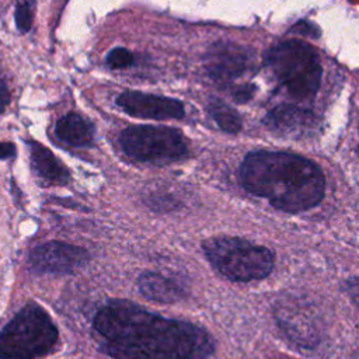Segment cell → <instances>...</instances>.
I'll return each instance as SVG.
<instances>
[{
  "label": "cell",
  "mask_w": 359,
  "mask_h": 359,
  "mask_svg": "<svg viewBox=\"0 0 359 359\" xmlns=\"http://www.w3.org/2000/svg\"><path fill=\"white\" fill-rule=\"evenodd\" d=\"M90 259L88 252L73 244L49 241L29 252V266L38 273L66 275L84 266Z\"/></svg>",
  "instance_id": "52a82bcc"
},
{
  "label": "cell",
  "mask_w": 359,
  "mask_h": 359,
  "mask_svg": "<svg viewBox=\"0 0 359 359\" xmlns=\"http://www.w3.org/2000/svg\"><path fill=\"white\" fill-rule=\"evenodd\" d=\"M255 93V87L251 86V84H244V86H240L234 93H233V98L234 101L243 104V102H247L248 100L252 98Z\"/></svg>",
  "instance_id": "e0dca14e"
},
{
  "label": "cell",
  "mask_w": 359,
  "mask_h": 359,
  "mask_svg": "<svg viewBox=\"0 0 359 359\" xmlns=\"http://www.w3.org/2000/svg\"><path fill=\"white\" fill-rule=\"evenodd\" d=\"M264 62L293 98H311L318 91L323 67L311 45L300 39L280 42L265 53Z\"/></svg>",
  "instance_id": "277c9868"
},
{
  "label": "cell",
  "mask_w": 359,
  "mask_h": 359,
  "mask_svg": "<svg viewBox=\"0 0 359 359\" xmlns=\"http://www.w3.org/2000/svg\"><path fill=\"white\" fill-rule=\"evenodd\" d=\"M35 3H36L35 0H20L15 4L14 22H15V28L21 34H27L32 28Z\"/></svg>",
  "instance_id": "9a60e30c"
},
{
  "label": "cell",
  "mask_w": 359,
  "mask_h": 359,
  "mask_svg": "<svg viewBox=\"0 0 359 359\" xmlns=\"http://www.w3.org/2000/svg\"><path fill=\"white\" fill-rule=\"evenodd\" d=\"M107 63L112 69H123L133 63V55L125 48H114L107 56Z\"/></svg>",
  "instance_id": "2e32d148"
},
{
  "label": "cell",
  "mask_w": 359,
  "mask_h": 359,
  "mask_svg": "<svg viewBox=\"0 0 359 359\" xmlns=\"http://www.w3.org/2000/svg\"><path fill=\"white\" fill-rule=\"evenodd\" d=\"M240 178L248 192L266 198L272 206L287 213L314 208L325 192L321 168L287 151H251L240 167Z\"/></svg>",
  "instance_id": "7a4b0ae2"
},
{
  "label": "cell",
  "mask_w": 359,
  "mask_h": 359,
  "mask_svg": "<svg viewBox=\"0 0 359 359\" xmlns=\"http://www.w3.org/2000/svg\"><path fill=\"white\" fill-rule=\"evenodd\" d=\"M116 104L126 114L144 119H180L185 114L184 105L178 100L140 91L121 93Z\"/></svg>",
  "instance_id": "ba28073f"
},
{
  "label": "cell",
  "mask_w": 359,
  "mask_h": 359,
  "mask_svg": "<svg viewBox=\"0 0 359 359\" xmlns=\"http://www.w3.org/2000/svg\"><path fill=\"white\" fill-rule=\"evenodd\" d=\"M29 149V161L34 174L48 185H65L70 181L69 170L43 144L35 140H25Z\"/></svg>",
  "instance_id": "30bf717a"
},
{
  "label": "cell",
  "mask_w": 359,
  "mask_h": 359,
  "mask_svg": "<svg viewBox=\"0 0 359 359\" xmlns=\"http://www.w3.org/2000/svg\"><path fill=\"white\" fill-rule=\"evenodd\" d=\"M56 136L73 147H88L94 140V126L90 121L76 112L62 116L55 126Z\"/></svg>",
  "instance_id": "7c38bea8"
},
{
  "label": "cell",
  "mask_w": 359,
  "mask_h": 359,
  "mask_svg": "<svg viewBox=\"0 0 359 359\" xmlns=\"http://www.w3.org/2000/svg\"><path fill=\"white\" fill-rule=\"evenodd\" d=\"M137 287L140 293L154 302L174 303L184 297L185 290L174 279L161 275L158 272H143L137 279Z\"/></svg>",
  "instance_id": "8fae6325"
},
{
  "label": "cell",
  "mask_w": 359,
  "mask_h": 359,
  "mask_svg": "<svg viewBox=\"0 0 359 359\" xmlns=\"http://www.w3.org/2000/svg\"><path fill=\"white\" fill-rule=\"evenodd\" d=\"M121 146L129 157L137 161L167 163L181 160L188 154L181 132L168 126H130L122 132Z\"/></svg>",
  "instance_id": "8992f818"
},
{
  "label": "cell",
  "mask_w": 359,
  "mask_h": 359,
  "mask_svg": "<svg viewBox=\"0 0 359 359\" xmlns=\"http://www.w3.org/2000/svg\"><path fill=\"white\" fill-rule=\"evenodd\" d=\"M94 330L114 359H210L215 342L203 328L165 318L126 300L102 306Z\"/></svg>",
  "instance_id": "6da1fadb"
},
{
  "label": "cell",
  "mask_w": 359,
  "mask_h": 359,
  "mask_svg": "<svg viewBox=\"0 0 359 359\" xmlns=\"http://www.w3.org/2000/svg\"><path fill=\"white\" fill-rule=\"evenodd\" d=\"M313 118L314 116L311 112L285 104L272 109L265 116L264 123L271 130H279L282 133H287V132L307 128L313 122Z\"/></svg>",
  "instance_id": "4fadbf2b"
},
{
  "label": "cell",
  "mask_w": 359,
  "mask_h": 359,
  "mask_svg": "<svg viewBox=\"0 0 359 359\" xmlns=\"http://www.w3.org/2000/svg\"><path fill=\"white\" fill-rule=\"evenodd\" d=\"M212 266L234 282H251L266 278L275 264L272 251L264 245L238 237H212L202 243Z\"/></svg>",
  "instance_id": "5b68a950"
},
{
  "label": "cell",
  "mask_w": 359,
  "mask_h": 359,
  "mask_svg": "<svg viewBox=\"0 0 359 359\" xmlns=\"http://www.w3.org/2000/svg\"><path fill=\"white\" fill-rule=\"evenodd\" d=\"M206 70L219 83H230L243 76L251 66L250 52L230 42L215 43L206 55Z\"/></svg>",
  "instance_id": "9c48e42d"
},
{
  "label": "cell",
  "mask_w": 359,
  "mask_h": 359,
  "mask_svg": "<svg viewBox=\"0 0 359 359\" xmlns=\"http://www.w3.org/2000/svg\"><path fill=\"white\" fill-rule=\"evenodd\" d=\"M17 156L15 144L11 142H0V160L14 158Z\"/></svg>",
  "instance_id": "d6986e66"
},
{
  "label": "cell",
  "mask_w": 359,
  "mask_h": 359,
  "mask_svg": "<svg viewBox=\"0 0 359 359\" xmlns=\"http://www.w3.org/2000/svg\"><path fill=\"white\" fill-rule=\"evenodd\" d=\"M57 328L36 303L25 304L0 332V359H36L57 342Z\"/></svg>",
  "instance_id": "3957f363"
},
{
  "label": "cell",
  "mask_w": 359,
  "mask_h": 359,
  "mask_svg": "<svg viewBox=\"0 0 359 359\" xmlns=\"http://www.w3.org/2000/svg\"><path fill=\"white\" fill-rule=\"evenodd\" d=\"M11 101V93L6 83V80L0 76V114L6 111V108L10 105Z\"/></svg>",
  "instance_id": "ac0fdd59"
},
{
  "label": "cell",
  "mask_w": 359,
  "mask_h": 359,
  "mask_svg": "<svg viewBox=\"0 0 359 359\" xmlns=\"http://www.w3.org/2000/svg\"><path fill=\"white\" fill-rule=\"evenodd\" d=\"M208 112L217 122V125L229 132L236 133L241 129V118L234 108L219 98H213L208 105Z\"/></svg>",
  "instance_id": "5bb4252c"
}]
</instances>
